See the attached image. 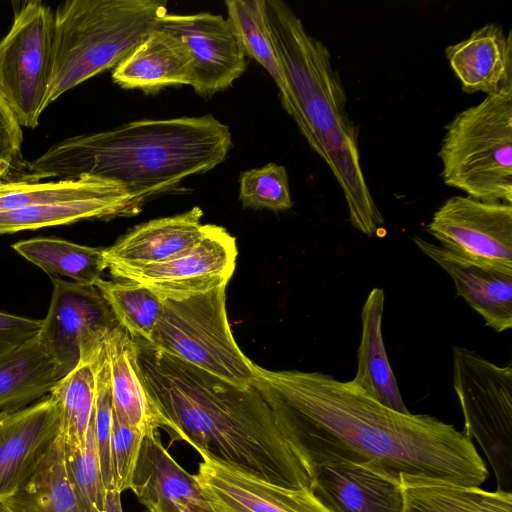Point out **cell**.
<instances>
[{
  "instance_id": "6da1fadb",
  "label": "cell",
  "mask_w": 512,
  "mask_h": 512,
  "mask_svg": "<svg viewBox=\"0 0 512 512\" xmlns=\"http://www.w3.org/2000/svg\"><path fill=\"white\" fill-rule=\"evenodd\" d=\"M256 373L275 394L292 445L310 475L317 466L349 462L373 466L402 485L480 487L488 476L464 432L433 416L397 412L351 380L321 372L256 365Z\"/></svg>"
},
{
  "instance_id": "7a4b0ae2",
  "label": "cell",
  "mask_w": 512,
  "mask_h": 512,
  "mask_svg": "<svg viewBox=\"0 0 512 512\" xmlns=\"http://www.w3.org/2000/svg\"><path fill=\"white\" fill-rule=\"evenodd\" d=\"M135 341L147 389L172 440L272 484L310 489L311 475L290 441L279 405L259 379L237 387Z\"/></svg>"
},
{
  "instance_id": "3957f363",
  "label": "cell",
  "mask_w": 512,
  "mask_h": 512,
  "mask_svg": "<svg viewBox=\"0 0 512 512\" xmlns=\"http://www.w3.org/2000/svg\"><path fill=\"white\" fill-rule=\"evenodd\" d=\"M231 146L229 127L211 114L138 120L52 145L26 163L23 181L88 176L119 185L143 206L215 168Z\"/></svg>"
},
{
  "instance_id": "277c9868",
  "label": "cell",
  "mask_w": 512,
  "mask_h": 512,
  "mask_svg": "<svg viewBox=\"0 0 512 512\" xmlns=\"http://www.w3.org/2000/svg\"><path fill=\"white\" fill-rule=\"evenodd\" d=\"M272 42L280 65L316 144L347 203L351 225L372 236L384 217L370 193L360 161L358 129L347 111V98L328 48L305 29L281 0H265Z\"/></svg>"
},
{
  "instance_id": "5b68a950",
  "label": "cell",
  "mask_w": 512,
  "mask_h": 512,
  "mask_svg": "<svg viewBox=\"0 0 512 512\" xmlns=\"http://www.w3.org/2000/svg\"><path fill=\"white\" fill-rule=\"evenodd\" d=\"M167 13L165 0H68L54 13L52 70L44 107L115 67Z\"/></svg>"
},
{
  "instance_id": "8992f818",
  "label": "cell",
  "mask_w": 512,
  "mask_h": 512,
  "mask_svg": "<svg viewBox=\"0 0 512 512\" xmlns=\"http://www.w3.org/2000/svg\"><path fill=\"white\" fill-rule=\"evenodd\" d=\"M438 156L447 186L512 204V87L486 96L446 126Z\"/></svg>"
},
{
  "instance_id": "52a82bcc",
  "label": "cell",
  "mask_w": 512,
  "mask_h": 512,
  "mask_svg": "<svg viewBox=\"0 0 512 512\" xmlns=\"http://www.w3.org/2000/svg\"><path fill=\"white\" fill-rule=\"evenodd\" d=\"M226 287L163 299L149 344L237 387L257 380L256 364L240 350L227 319Z\"/></svg>"
},
{
  "instance_id": "ba28073f",
  "label": "cell",
  "mask_w": 512,
  "mask_h": 512,
  "mask_svg": "<svg viewBox=\"0 0 512 512\" xmlns=\"http://www.w3.org/2000/svg\"><path fill=\"white\" fill-rule=\"evenodd\" d=\"M453 386L464 434L476 440L492 467L497 490L512 489V363L496 365L465 347L453 346Z\"/></svg>"
},
{
  "instance_id": "9c48e42d",
  "label": "cell",
  "mask_w": 512,
  "mask_h": 512,
  "mask_svg": "<svg viewBox=\"0 0 512 512\" xmlns=\"http://www.w3.org/2000/svg\"><path fill=\"white\" fill-rule=\"evenodd\" d=\"M53 27L51 8L32 0L15 9L12 26L0 40V95L27 128L37 127L45 110Z\"/></svg>"
},
{
  "instance_id": "30bf717a",
  "label": "cell",
  "mask_w": 512,
  "mask_h": 512,
  "mask_svg": "<svg viewBox=\"0 0 512 512\" xmlns=\"http://www.w3.org/2000/svg\"><path fill=\"white\" fill-rule=\"evenodd\" d=\"M426 231L456 256L512 275V204L453 196Z\"/></svg>"
},
{
  "instance_id": "8fae6325",
  "label": "cell",
  "mask_w": 512,
  "mask_h": 512,
  "mask_svg": "<svg viewBox=\"0 0 512 512\" xmlns=\"http://www.w3.org/2000/svg\"><path fill=\"white\" fill-rule=\"evenodd\" d=\"M50 278L51 302L37 336L69 373L82 355L98 349L120 324L95 285Z\"/></svg>"
},
{
  "instance_id": "7c38bea8",
  "label": "cell",
  "mask_w": 512,
  "mask_h": 512,
  "mask_svg": "<svg viewBox=\"0 0 512 512\" xmlns=\"http://www.w3.org/2000/svg\"><path fill=\"white\" fill-rule=\"evenodd\" d=\"M236 239L209 224L204 237L187 252L166 262L109 267L114 279L138 283L161 299H179L227 286L236 267Z\"/></svg>"
},
{
  "instance_id": "4fadbf2b",
  "label": "cell",
  "mask_w": 512,
  "mask_h": 512,
  "mask_svg": "<svg viewBox=\"0 0 512 512\" xmlns=\"http://www.w3.org/2000/svg\"><path fill=\"white\" fill-rule=\"evenodd\" d=\"M158 27L186 45L193 61L191 86L199 96L209 98L229 88L245 72L246 56L222 15L166 13Z\"/></svg>"
},
{
  "instance_id": "5bb4252c",
  "label": "cell",
  "mask_w": 512,
  "mask_h": 512,
  "mask_svg": "<svg viewBox=\"0 0 512 512\" xmlns=\"http://www.w3.org/2000/svg\"><path fill=\"white\" fill-rule=\"evenodd\" d=\"M59 434V408L51 394L0 412V501L30 480Z\"/></svg>"
},
{
  "instance_id": "9a60e30c",
  "label": "cell",
  "mask_w": 512,
  "mask_h": 512,
  "mask_svg": "<svg viewBox=\"0 0 512 512\" xmlns=\"http://www.w3.org/2000/svg\"><path fill=\"white\" fill-rule=\"evenodd\" d=\"M194 478L215 512H328L310 489L281 487L201 456Z\"/></svg>"
},
{
  "instance_id": "2e32d148",
  "label": "cell",
  "mask_w": 512,
  "mask_h": 512,
  "mask_svg": "<svg viewBox=\"0 0 512 512\" xmlns=\"http://www.w3.org/2000/svg\"><path fill=\"white\" fill-rule=\"evenodd\" d=\"M310 490L328 512H403L400 481L366 464H323L311 473Z\"/></svg>"
},
{
  "instance_id": "e0dca14e",
  "label": "cell",
  "mask_w": 512,
  "mask_h": 512,
  "mask_svg": "<svg viewBox=\"0 0 512 512\" xmlns=\"http://www.w3.org/2000/svg\"><path fill=\"white\" fill-rule=\"evenodd\" d=\"M131 490L148 512H215L194 475L166 450L158 430L143 437Z\"/></svg>"
},
{
  "instance_id": "ac0fdd59",
  "label": "cell",
  "mask_w": 512,
  "mask_h": 512,
  "mask_svg": "<svg viewBox=\"0 0 512 512\" xmlns=\"http://www.w3.org/2000/svg\"><path fill=\"white\" fill-rule=\"evenodd\" d=\"M203 211L195 206L181 214L135 226L112 246L104 248L107 268L141 266L171 260L193 248L206 234Z\"/></svg>"
},
{
  "instance_id": "d6986e66",
  "label": "cell",
  "mask_w": 512,
  "mask_h": 512,
  "mask_svg": "<svg viewBox=\"0 0 512 512\" xmlns=\"http://www.w3.org/2000/svg\"><path fill=\"white\" fill-rule=\"evenodd\" d=\"M416 246L452 278L456 295L496 332L512 327V275L462 259L441 246L414 237Z\"/></svg>"
},
{
  "instance_id": "ffe728a7",
  "label": "cell",
  "mask_w": 512,
  "mask_h": 512,
  "mask_svg": "<svg viewBox=\"0 0 512 512\" xmlns=\"http://www.w3.org/2000/svg\"><path fill=\"white\" fill-rule=\"evenodd\" d=\"M105 349L113 412L143 435L167 431L169 423L147 389L136 341L119 325L107 335Z\"/></svg>"
},
{
  "instance_id": "44dd1931",
  "label": "cell",
  "mask_w": 512,
  "mask_h": 512,
  "mask_svg": "<svg viewBox=\"0 0 512 512\" xmlns=\"http://www.w3.org/2000/svg\"><path fill=\"white\" fill-rule=\"evenodd\" d=\"M445 55L466 93L489 96L512 87V33L496 23L448 46Z\"/></svg>"
},
{
  "instance_id": "7402d4cb",
  "label": "cell",
  "mask_w": 512,
  "mask_h": 512,
  "mask_svg": "<svg viewBox=\"0 0 512 512\" xmlns=\"http://www.w3.org/2000/svg\"><path fill=\"white\" fill-rule=\"evenodd\" d=\"M124 89L155 93L173 85H192L193 61L177 36L158 27L149 33L112 72Z\"/></svg>"
},
{
  "instance_id": "603a6c76",
  "label": "cell",
  "mask_w": 512,
  "mask_h": 512,
  "mask_svg": "<svg viewBox=\"0 0 512 512\" xmlns=\"http://www.w3.org/2000/svg\"><path fill=\"white\" fill-rule=\"evenodd\" d=\"M227 22L245 56L253 58L273 78L282 105L294 119L309 146L316 144L306 126L278 59L268 26L265 0H227Z\"/></svg>"
},
{
  "instance_id": "cb8c5ba5",
  "label": "cell",
  "mask_w": 512,
  "mask_h": 512,
  "mask_svg": "<svg viewBox=\"0 0 512 512\" xmlns=\"http://www.w3.org/2000/svg\"><path fill=\"white\" fill-rule=\"evenodd\" d=\"M385 294L373 288L362 307L361 341L357 350V370L351 380L370 397L400 413H409L390 366L382 336Z\"/></svg>"
},
{
  "instance_id": "d4e9b609",
  "label": "cell",
  "mask_w": 512,
  "mask_h": 512,
  "mask_svg": "<svg viewBox=\"0 0 512 512\" xmlns=\"http://www.w3.org/2000/svg\"><path fill=\"white\" fill-rule=\"evenodd\" d=\"M67 371L38 336L0 357V409L16 410L49 395Z\"/></svg>"
},
{
  "instance_id": "484cf974",
  "label": "cell",
  "mask_w": 512,
  "mask_h": 512,
  "mask_svg": "<svg viewBox=\"0 0 512 512\" xmlns=\"http://www.w3.org/2000/svg\"><path fill=\"white\" fill-rule=\"evenodd\" d=\"M142 206L121 187L79 199L55 201L0 213V234L72 224L90 219L132 216Z\"/></svg>"
},
{
  "instance_id": "4316f807",
  "label": "cell",
  "mask_w": 512,
  "mask_h": 512,
  "mask_svg": "<svg viewBox=\"0 0 512 512\" xmlns=\"http://www.w3.org/2000/svg\"><path fill=\"white\" fill-rule=\"evenodd\" d=\"M12 248L50 277L95 285L107 268L104 248L76 244L55 237H36L14 243Z\"/></svg>"
},
{
  "instance_id": "83f0119b",
  "label": "cell",
  "mask_w": 512,
  "mask_h": 512,
  "mask_svg": "<svg viewBox=\"0 0 512 512\" xmlns=\"http://www.w3.org/2000/svg\"><path fill=\"white\" fill-rule=\"evenodd\" d=\"M0 502L9 512H79L66 472L61 434L30 480Z\"/></svg>"
},
{
  "instance_id": "f1b7e54d",
  "label": "cell",
  "mask_w": 512,
  "mask_h": 512,
  "mask_svg": "<svg viewBox=\"0 0 512 512\" xmlns=\"http://www.w3.org/2000/svg\"><path fill=\"white\" fill-rule=\"evenodd\" d=\"M102 345L82 355L77 366L50 393L59 408L60 434L66 449H83L85 446L94 412V357Z\"/></svg>"
},
{
  "instance_id": "f546056e",
  "label": "cell",
  "mask_w": 512,
  "mask_h": 512,
  "mask_svg": "<svg viewBox=\"0 0 512 512\" xmlns=\"http://www.w3.org/2000/svg\"><path fill=\"white\" fill-rule=\"evenodd\" d=\"M402 487L403 512H512V492L436 482Z\"/></svg>"
},
{
  "instance_id": "4dcf8cb0",
  "label": "cell",
  "mask_w": 512,
  "mask_h": 512,
  "mask_svg": "<svg viewBox=\"0 0 512 512\" xmlns=\"http://www.w3.org/2000/svg\"><path fill=\"white\" fill-rule=\"evenodd\" d=\"M95 286L120 326L133 339L150 343L163 310V299L150 289L128 280L101 278Z\"/></svg>"
},
{
  "instance_id": "1f68e13d",
  "label": "cell",
  "mask_w": 512,
  "mask_h": 512,
  "mask_svg": "<svg viewBox=\"0 0 512 512\" xmlns=\"http://www.w3.org/2000/svg\"><path fill=\"white\" fill-rule=\"evenodd\" d=\"M118 187L112 182L88 176L48 182L0 183V213L36 204L96 196Z\"/></svg>"
},
{
  "instance_id": "d6a6232c",
  "label": "cell",
  "mask_w": 512,
  "mask_h": 512,
  "mask_svg": "<svg viewBox=\"0 0 512 512\" xmlns=\"http://www.w3.org/2000/svg\"><path fill=\"white\" fill-rule=\"evenodd\" d=\"M94 414V412H93ZM67 476L79 512H106V488L103 482L94 429V416L83 449L64 447Z\"/></svg>"
},
{
  "instance_id": "836d02e7",
  "label": "cell",
  "mask_w": 512,
  "mask_h": 512,
  "mask_svg": "<svg viewBox=\"0 0 512 512\" xmlns=\"http://www.w3.org/2000/svg\"><path fill=\"white\" fill-rule=\"evenodd\" d=\"M239 199L244 208L284 211L293 206L286 168L268 163L244 171L239 179Z\"/></svg>"
},
{
  "instance_id": "e575fe53",
  "label": "cell",
  "mask_w": 512,
  "mask_h": 512,
  "mask_svg": "<svg viewBox=\"0 0 512 512\" xmlns=\"http://www.w3.org/2000/svg\"><path fill=\"white\" fill-rule=\"evenodd\" d=\"M144 435L114 412L110 441L111 490H131Z\"/></svg>"
},
{
  "instance_id": "d590c367",
  "label": "cell",
  "mask_w": 512,
  "mask_h": 512,
  "mask_svg": "<svg viewBox=\"0 0 512 512\" xmlns=\"http://www.w3.org/2000/svg\"><path fill=\"white\" fill-rule=\"evenodd\" d=\"M23 133L15 113L0 95V183L23 181L27 175L21 146Z\"/></svg>"
},
{
  "instance_id": "8d00e7d4",
  "label": "cell",
  "mask_w": 512,
  "mask_h": 512,
  "mask_svg": "<svg viewBox=\"0 0 512 512\" xmlns=\"http://www.w3.org/2000/svg\"><path fill=\"white\" fill-rule=\"evenodd\" d=\"M41 320L0 311V357L36 336Z\"/></svg>"
},
{
  "instance_id": "74e56055",
  "label": "cell",
  "mask_w": 512,
  "mask_h": 512,
  "mask_svg": "<svg viewBox=\"0 0 512 512\" xmlns=\"http://www.w3.org/2000/svg\"><path fill=\"white\" fill-rule=\"evenodd\" d=\"M120 495L115 490L106 491V512H123Z\"/></svg>"
},
{
  "instance_id": "f35d334b",
  "label": "cell",
  "mask_w": 512,
  "mask_h": 512,
  "mask_svg": "<svg viewBox=\"0 0 512 512\" xmlns=\"http://www.w3.org/2000/svg\"><path fill=\"white\" fill-rule=\"evenodd\" d=\"M0 512H9L8 509L0 502Z\"/></svg>"
}]
</instances>
